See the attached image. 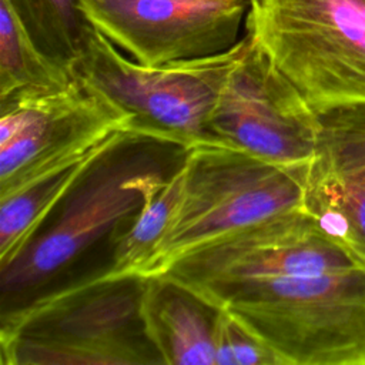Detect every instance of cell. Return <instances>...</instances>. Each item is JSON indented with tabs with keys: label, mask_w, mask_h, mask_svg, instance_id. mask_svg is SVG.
Wrapping results in <instances>:
<instances>
[{
	"label": "cell",
	"mask_w": 365,
	"mask_h": 365,
	"mask_svg": "<svg viewBox=\"0 0 365 365\" xmlns=\"http://www.w3.org/2000/svg\"><path fill=\"white\" fill-rule=\"evenodd\" d=\"M127 131L56 158L0 188V269L20 255L90 164Z\"/></svg>",
	"instance_id": "7c38bea8"
},
{
	"label": "cell",
	"mask_w": 365,
	"mask_h": 365,
	"mask_svg": "<svg viewBox=\"0 0 365 365\" xmlns=\"http://www.w3.org/2000/svg\"><path fill=\"white\" fill-rule=\"evenodd\" d=\"M248 34L231 48L198 58L145 66L123 56L97 29L71 77L104 96L130 118V130L185 150L220 144L211 133V114Z\"/></svg>",
	"instance_id": "5b68a950"
},
{
	"label": "cell",
	"mask_w": 365,
	"mask_h": 365,
	"mask_svg": "<svg viewBox=\"0 0 365 365\" xmlns=\"http://www.w3.org/2000/svg\"><path fill=\"white\" fill-rule=\"evenodd\" d=\"M145 277L97 274L1 312V365L163 364L141 302Z\"/></svg>",
	"instance_id": "7a4b0ae2"
},
{
	"label": "cell",
	"mask_w": 365,
	"mask_h": 365,
	"mask_svg": "<svg viewBox=\"0 0 365 365\" xmlns=\"http://www.w3.org/2000/svg\"><path fill=\"white\" fill-rule=\"evenodd\" d=\"M181 185L180 167L127 224L113 232L114 254L111 264L103 272L110 275L140 274L170 222L181 195Z\"/></svg>",
	"instance_id": "9a60e30c"
},
{
	"label": "cell",
	"mask_w": 365,
	"mask_h": 365,
	"mask_svg": "<svg viewBox=\"0 0 365 365\" xmlns=\"http://www.w3.org/2000/svg\"><path fill=\"white\" fill-rule=\"evenodd\" d=\"M317 115L304 207L325 234L365 264V103L329 107Z\"/></svg>",
	"instance_id": "8fae6325"
},
{
	"label": "cell",
	"mask_w": 365,
	"mask_h": 365,
	"mask_svg": "<svg viewBox=\"0 0 365 365\" xmlns=\"http://www.w3.org/2000/svg\"><path fill=\"white\" fill-rule=\"evenodd\" d=\"M0 188L120 130L131 131L128 115L74 77L61 87L0 97Z\"/></svg>",
	"instance_id": "9c48e42d"
},
{
	"label": "cell",
	"mask_w": 365,
	"mask_h": 365,
	"mask_svg": "<svg viewBox=\"0 0 365 365\" xmlns=\"http://www.w3.org/2000/svg\"><path fill=\"white\" fill-rule=\"evenodd\" d=\"M220 308L167 275L145 277L141 314L163 364L215 365Z\"/></svg>",
	"instance_id": "4fadbf2b"
},
{
	"label": "cell",
	"mask_w": 365,
	"mask_h": 365,
	"mask_svg": "<svg viewBox=\"0 0 365 365\" xmlns=\"http://www.w3.org/2000/svg\"><path fill=\"white\" fill-rule=\"evenodd\" d=\"M362 262L325 234L305 210L281 214L210 242L164 274L198 295L245 281L317 275Z\"/></svg>",
	"instance_id": "ba28073f"
},
{
	"label": "cell",
	"mask_w": 365,
	"mask_h": 365,
	"mask_svg": "<svg viewBox=\"0 0 365 365\" xmlns=\"http://www.w3.org/2000/svg\"><path fill=\"white\" fill-rule=\"evenodd\" d=\"M90 23L133 60L158 66L235 46L248 0H78Z\"/></svg>",
	"instance_id": "30bf717a"
},
{
	"label": "cell",
	"mask_w": 365,
	"mask_h": 365,
	"mask_svg": "<svg viewBox=\"0 0 365 365\" xmlns=\"http://www.w3.org/2000/svg\"><path fill=\"white\" fill-rule=\"evenodd\" d=\"M201 297L227 308L284 365H365V264L245 281Z\"/></svg>",
	"instance_id": "3957f363"
},
{
	"label": "cell",
	"mask_w": 365,
	"mask_h": 365,
	"mask_svg": "<svg viewBox=\"0 0 365 365\" xmlns=\"http://www.w3.org/2000/svg\"><path fill=\"white\" fill-rule=\"evenodd\" d=\"M248 37L212 110L211 133L220 144L271 164H308L318 137L317 111Z\"/></svg>",
	"instance_id": "52a82bcc"
},
{
	"label": "cell",
	"mask_w": 365,
	"mask_h": 365,
	"mask_svg": "<svg viewBox=\"0 0 365 365\" xmlns=\"http://www.w3.org/2000/svg\"><path fill=\"white\" fill-rule=\"evenodd\" d=\"M73 80L33 43L7 0H0V97L21 88L61 87Z\"/></svg>",
	"instance_id": "2e32d148"
},
{
	"label": "cell",
	"mask_w": 365,
	"mask_h": 365,
	"mask_svg": "<svg viewBox=\"0 0 365 365\" xmlns=\"http://www.w3.org/2000/svg\"><path fill=\"white\" fill-rule=\"evenodd\" d=\"M245 33L315 111L365 103V0H248Z\"/></svg>",
	"instance_id": "8992f818"
},
{
	"label": "cell",
	"mask_w": 365,
	"mask_h": 365,
	"mask_svg": "<svg viewBox=\"0 0 365 365\" xmlns=\"http://www.w3.org/2000/svg\"><path fill=\"white\" fill-rule=\"evenodd\" d=\"M185 151L134 131L104 150L20 255L0 269L1 312L30 301L96 241L127 224L181 167Z\"/></svg>",
	"instance_id": "6da1fadb"
},
{
	"label": "cell",
	"mask_w": 365,
	"mask_h": 365,
	"mask_svg": "<svg viewBox=\"0 0 365 365\" xmlns=\"http://www.w3.org/2000/svg\"><path fill=\"white\" fill-rule=\"evenodd\" d=\"M308 164L282 167L224 144L185 151L180 200L138 275H161L210 242L272 217L305 210Z\"/></svg>",
	"instance_id": "277c9868"
},
{
	"label": "cell",
	"mask_w": 365,
	"mask_h": 365,
	"mask_svg": "<svg viewBox=\"0 0 365 365\" xmlns=\"http://www.w3.org/2000/svg\"><path fill=\"white\" fill-rule=\"evenodd\" d=\"M36 47L70 73L87 48L96 27L78 0H7Z\"/></svg>",
	"instance_id": "5bb4252c"
},
{
	"label": "cell",
	"mask_w": 365,
	"mask_h": 365,
	"mask_svg": "<svg viewBox=\"0 0 365 365\" xmlns=\"http://www.w3.org/2000/svg\"><path fill=\"white\" fill-rule=\"evenodd\" d=\"M215 365H284L281 358L227 308L215 324Z\"/></svg>",
	"instance_id": "e0dca14e"
}]
</instances>
